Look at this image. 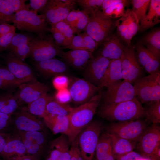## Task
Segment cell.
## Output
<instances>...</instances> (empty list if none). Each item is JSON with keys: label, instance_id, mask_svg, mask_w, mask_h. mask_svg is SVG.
<instances>
[{"label": "cell", "instance_id": "6da1fadb", "mask_svg": "<svg viewBox=\"0 0 160 160\" xmlns=\"http://www.w3.org/2000/svg\"><path fill=\"white\" fill-rule=\"evenodd\" d=\"M102 90L89 101L73 108L68 115L69 119L71 144L79 134L91 122L101 100Z\"/></svg>", "mask_w": 160, "mask_h": 160}, {"label": "cell", "instance_id": "7a4b0ae2", "mask_svg": "<svg viewBox=\"0 0 160 160\" xmlns=\"http://www.w3.org/2000/svg\"><path fill=\"white\" fill-rule=\"evenodd\" d=\"M99 114L109 121L117 122L135 120L146 116L145 108L136 97L114 105H102Z\"/></svg>", "mask_w": 160, "mask_h": 160}, {"label": "cell", "instance_id": "3957f363", "mask_svg": "<svg viewBox=\"0 0 160 160\" xmlns=\"http://www.w3.org/2000/svg\"><path fill=\"white\" fill-rule=\"evenodd\" d=\"M13 23L19 30L33 33L38 36L45 34L50 29L43 14L39 15L30 10H22L16 13Z\"/></svg>", "mask_w": 160, "mask_h": 160}, {"label": "cell", "instance_id": "277c9868", "mask_svg": "<svg viewBox=\"0 0 160 160\" xmlns=\"http://www.w3.org/2000/svg\"><path fill=\"white\" fill-rule=\"evenodd\" d=\"M63 52L56 44L52 35L46 34L34 37L30 44L29 56L35 62L61 57Z\"/></svg>", "mask_w": 160, "mask_h": 160}, {"label": "cell", "instance_id": "5b68a950", "mask_svg": "<svg viewBox=\"0 0 160 160\" xmlns=\"http://www.w3.org/2000/svg\"><path fill=\"white\" fill-rule=\"evenodd\" d=\"M137 98L143 103L160 101V72L143 76L134 84Z\"/></svg>", "mask_w": 160, "mask_h": 160}, {"label": "cell", "instance_id": "8992f818", "mask_svg": "<svg viewBox=\"0 0 160 160\" xmlns=\"http://www.w3.org/2000/svg\"><path fill=\"white\" fill-rule=\"evenodd\" d=\"M98 122H91L78 135V145L83 160H93L101 132Z\"/></svg>", "mask_w": 160, "mask_h": 160}, {"label": "cell", "instance_id": "52a82bcc", "mask_svg": "<svg viewBox=\"0 0 160 160\" xmlns=\"http://www.w3.org/2000/svg\"><path fill=\"white\" fill-rule=\"evenodd\" d=\"M147 128L145 122L138 119L113 123L106 127V132L137 143Z\"/></svg>", "mask_w": 160, "mask_h": 160}, {"label": "cell", "instance_id": "ba28073f", "mask_svg": "<svg viewBox=\"0 0 160 160\" xmlns=\"http://www.w3.org/2000/svg\"><path fill=\"white\" fill-rule=\"evenodd\" d=\"M69 78L68 89L71 101L75 105H79L87 102L102 89L84 79L73 76Z\"/></svg>", "mask_w": 160, "mask_h": 160}, {"label": "cell", "instance_id": "9c48e42d", "mask_svg": "<svg viewBox=\"0 0 160 160\" xmlns=\"http://www.w3.org/2000/svg\"><path fill=\"white\" fill-rule=\"evenodd\" d=\"M123 80L134 84L144 76L143 69L140 65L136 52L132 47H126L120 58Z\"/></svg>", "mask_w": 160, "mask_h": 160}, {"label": "cell", "instance_id": "30bf717a", "mask_svg": "<svg viewBox=\"0 0 160 160\" xmlns=\"http://www.w3.org/2000/svg\"><path fill=\"white\" fill-rule=\"evenodd\" d=\"M136 97L134 86L123 80L107 88L102 97V105L112 106L132 100Z\"/></svg>", "mask_w": 160, "mask_h": 160}, {"label": "cell", "instance_id": "8fae6325", "mask_svg": "<svg viewBox=\"0 0 160 160\" xmlns=\"http://www.w3.org/2000/svg\"><path fill=\"white\" fill-rule=\"evenodd\" d=\"M89 17L85 32L100 45L112 34L116 21L96 15Z\"/></svg>", "mask_w": 160, "mask_h": 160}, {"label": "cell", "instance_id": "7c38bea8", "mask_svg": "<svg viewBox=\"0 0 160 160\" xmlns=\"http://www.w3.org/2000/svg\"><path fill=\"white\" fill-rule=\"evenodd\" d=\"M75 0H49L41 12L47 23L52 24L64 21L69 12L74 9Z\"/></svg>", "mask_w": 160, "mask_h": 160}, {"label": "cell", "instance_id": "4fadbf2b", "mask_svg": "<svg viewBox=\"0 0 160 160\" xmlns=\"http://www.w3.org/2000/svg\"><path fill=\"white\" fill-rule=\"evenodd\" d=\"M116 27L118 36L127 47H131L132 38L140 29L139 21L131 9L125 11L123 16L116 21Z\"/></svg>", "mask_w": 160, "mask_h": 160}, {"label": "cell", "instance_id": "5bb4252c", "mask_svg": "<svg viewBox=\"0 0 160 160\" xmlns=\"http://www.w3.org/2000/svg\"><path fill=\"white\" fill-rule=\"evenodd\" d=\"M16 132L21 138L28 154L39 160L44 153L47 143L46 133L39 131Z\"/></svg>", "mask_w": 160, "mask_h": 160}, {"label": "cell", "instance_id": "9a60e30c", "mask_svg": "<svg viewBox=\"0 0 160 160\" xmlns=\"http://www.w3.org/2000/svg\"><path fill=\"white\" fill-rule=\"evenodd\" d=\"M135 148L144 157L151 160L160 147V127L153 124L147 129L137 142Z\"/></svg>", "mask_w": 160, "mask_h": 160}, {"label": "cell", "instance_id": "2e32d148", "mask_svg": "<svg viewBox=\"0 0 160 160\" xmlns=\"http://www.w3.org/2000/svg\"><path fill=\"white\" fill-rule=\"evenodd\" d=\"M11 119L13 127L15 131H39L46 132L44 121L23 108L14 112L11 115Z\"/></svg>", "mask_w": 160, "mask_h": 160}, {"label": "cell", "instance_id": "e0dca14e", "mask_svg": "<svg viewBox=\"0 0 160 160\" xmlns=\"http://www.w3.org/2000/svg\"><path fill=\"white\" fill-rule=\"evenodd\" d=\"M110 60L100 55L93 56L84 69V79L94 85L99 87Z\"/></svg>", "mask_w": 160, "mask_h": 160}, {"label": "cell", "instance_id": "ac0fdd59", "mask_svg": "<svg viewBox=\"0 0 160 160\" xmlns=\"http://www.w3.org/2000/svg\"><path fill=\"white\" fill-rule=\"evenodd\" d=\"M7 68L17 79L25 83L37 81L30 66L10 52L4 56Z\"/></svg>", "mask_w": 160, "mask_h": 160}, {"label": "cell", "instance_id": "d6986e66", "mask_svg": "<svg viewBox=\"0 0 160 160\" xmlns=\"http://www.w3.org/2000/svg\"><path fill=\"white\" fill-rule=\"evenodd\" d=\"M19 87L16 95L21 104H28L47 94L49 90L48 86L37 81L24 83Z\"/></svg>", "mask_w": 160, "mask_h": 160}, {"label": "cell", "instance_id": "ffe728a7", "mask_svg": "<svg viewBox=\"0 0 160 160\" xmlns=\"http://www.w3.org/2000/svg\"><path fill=\"white\" fill-rule=\"evenodd\" d=\"M68 137L62 134L50 143L45 160H70V145Z\"/></svg>", "mask_w": 160, "mask_h": 160}, {"label": "cell", "instance_id": "44dd1931", "mask_svg": "<svg viewBox=\"0 0 160 160\" xmlns=\"http://www.w3.org/2000/svg\"><path fill=\"white\" fill-rule=\"evenodd\" d=\"M117 34H112L100 45L102 47L97 55L110 60L120 59L125 47Z\"/></svg>", "mask_w": 160, "mask_h": 160}, {"label": "cell", "instance_id": "7402d4cb", "mask_svg": "<svg viewBox=\"0 0 160 160\" xmlns=\"http://www.w3.org/2000/svg\"><path fill=\"white\" fill-rule=\"evenodd\" d=\"M25 0H0V24L13 23L15 14L22 10H29Z\"/></svg>", "mask_w": 160, "mask_h": 160}, {"label": "cell", "instance_id": "603a6c76", "mask_svg": "<svg viewBox=\"0 0 160 160\" xmlns=\"http://www.w3.org/2000/svg\"><path fill=\"white\" fill-rule=\"evenodd\" d=\"M27 155L28 154L24 143L15 131L6 143L0 156L4 160H15Z\"/></svg>", "mask_w": 160, "mask_h": 160}, {"label": "cell", "instance_id": "cb8c5ba5", "mask_svg": "<svg viewBox=\"0 0 160 160\" xmlns=\"http://www.w3.org/2000/svg\"><path fill=\"white\" fill-rule=\"evenodd\" d=\"M34 65L40 72L47 76L65 75L68 71V65L65 62L54 58L35 62Z\"/></svg>", "mask_w": 160, "mask_h": 160}, {"label": "cell", "instance_id": "d4e9b609", "mask_svg": "<svg viewBox=\"0 0 160 160\" xmlns=\"http://www.w3.org/2000/svg\"><path fill=\"white\" fill-rule=\"evenodd\" d=\"M136 49L138 61L143 69L149 74L159 71V59L140 43Z\"/></svg>", "mask_w": 160, "mask_h": 160}, {"label": "cell", "instance_id": "484cf974", "mask_svg": "<svg viewBox=\"0 0 160 160\" xmlns=\"http://www.w3.org/2000/svg\"><path fill=\"white\" fill-rule=\"evenodd\" d=\"M92 53L86 50H71L64 52L60 57L72 67L83 70L89 60L93 56Z\"/></svg>", "mask_w": 160, "mask_h": 160}, {"label": "cell", "instance_id": "4316f807", "mask_svg": "<svg viewBox=\"0 0 160 160\" xmlns=\"http://www.w3.org/2000/svg\"><path fill=\"white\" fill-rule=\"evenodd\" d=\"M43 118L45 125L54 134L61 133L64 135L68 137L69 141L70 132L68 115L47 114Z\"/></svg>", "mask_w": 160, "mask_h": 160}, {"label": "cell", "instance_id": "83f0119b", "mask_svg": "<svg viewBox=\"0 0 160 160\" xmlns=\"http://www.w3.org/2000/svg\"><path fill=\"white\" fill-rule=\"evenodd\" d=\"M123 77L120 59L110 60L109 63L99 87L107 88L121 81Z\"/></svg>", "mask_w": 160, "mask_h": 160}, {"label": "cell", "instance_id": "f1b7e54d", "mask_svg": "<svg viewBox=\"0 0 160 160\" xmlns=\"http://www.w3.org/2000/svg\"><path fill=\"white\" fill-rule=\"evenodd\" d=\"M105 133L110 139L112 151L115 157L132 151L135 148L136 143L134 142L106 132Z\"/></svg>", "mask_w": 160, "mask_h": 160}, {"label": "cell", "instance_id": "f546056e", "mask_svg": "<svg viewBox=\"0 0 160 160\" xmlns=\"http://www.w3.org/2000/svg\"><path fill=\"white\" fill-rule=\"evenodd\" d=\"M158 59L160 57V29H154L145 34L140 43Z\"/></svg>", "mask_w": 160, "mask_h": 160}, {"label": "cell", "instance_id": "4dcf8cb0", "mask_svg": "<svg viewBox=\"0 0 160 160\" xmlns=\"http://www.w3.org/2000/svg\"><path fill=\"white\" fill-rule=\"evenodd\" d=\"M149 7L148 13L140 24L141 31L154 26L160 21V0H151Z\"/></svg>", "mask_w": 160, "mask_h": 160}, {"label": "cell", "instance_id": "1f68e13d", "mask_svg": "<svg viewBox=\"0 0 160 160\" xmlns=\"http://www.w3.org/2000/svg\"><path fill=\"white\" fill-rule=\"evenodd\" d=\"M95 153L96 160H115L110 139L105 133L100 136Z\"/></svg>", "mask_w": 160, "mask_h": 160}, {"label": "cell", "instance_id": "d6a6232c", "mask_svg": "<svg viewBox=\"0 0 160 160\" xmlns=\"http://www.w3.org/2000/svg\"><path fill=\"white\" fill-rule=\"evenodd\" d=\"M21 104L16 94L8 92L0 93V112L11 115Z\"/></svg>", "mask_w": 160, "mask_h": 160}, {"label": "cell", "instance_id": "836d02e7", "mask_svg": "<svg viewBox=\"0 0 160 160\" xmlns=\"http://www.w3.org/2000/svg\"><path fill=\"white\" fill-rule=\"evenodd\" d=\"M54 99V97L47 94L28 104L27 108H23L34 116L43 118L46 115L47 104Z\"/></svg>", "mask_w": 160, "mask_h": 160}, {"label": "cell", "instance_id": "e575fe53", "mask_svg": "<svg viewBox=\"0 0 160 160\" xmlns=\"http://www.w3.org/2000/svg\"><path fill=\"white\" fill-rule=\"evenodd\" d=\"M129 1L113 5L105 11L99 10L94 15L106 19H113L120 18L124 14L125 7L129 4Z\"/></svg>", "mask_w": 160, "mask_h": 160}, {"label": "cell", "instance_id": "d590c367", "mask_svg": "<svg viewBox=\"0 0 160 160\" xmlns=\"http://www.w3.org/2000/svg\"><path fill=\"white\" fill-rule=\"evenodd\" d=\"M73 108L68 103L59 102L55 99L50 101L46 107V115L68 116Z\"/></svg>", "mask_w": 160, "mask_h": 160}, {"label": "cell", "instance_id": "8d00e7d4", "mask_svg": "<svg viewBox=\"0 0 160 160\" xmlns=\"http://www.w3.org/2000/svg\"><path fill=\"white\" fill-rule=\"evenodd\" d=\"M150 2V0H132L131 9L136 15L140 24L145 17Z\"/></svg>", "mask_w": 160, "mask_h": 160}, {"label": "cell", "instance_id": "74e56055", "mask_svg": "<svg viewBox=\"0 0 160 160\" xmlns=\"http://www.w3.org/2000/svg\"><path fill=\"white\" fill-rule=\"evenodd\" d=\"M148 106L145 109L146 116L148 120L153 124L160 123V101L147 104Z\"/></svg>", "mask_w": 160, "mask_h": 160}, {"label": "cell", "instance_id": "f35d334b", "mask_svg": "<svg viewBox=\"0 0 160 160\" xmlns=\"http://www.w3.org/2000/svg\"><path fill=\"white\" fill-rule=\"evenodd\" d=\"M103 0H77V3L89 16L95 15L100 10Z\"/></svg>", "mask_w": 160, "mask_h": 160}, {"label": "cell", "instance_id": "ab89813d", "mask_svg": "<svg viewBox=\"0 0 160 160\" xmlns=\"http://www.w3.org/2000/svg\"><path fill=\"white\" fill-rule=\"evenodd\" d=\"M34 38L28 34L15 33L7 49L10 52H12L25 44L31 43Z\"/></svg>", "mask_w": 160, "mask_h": 160}, {"label": "cell", "instance_id": "60d3db41", "mask_svg": "<svg viewBox=\"0 0 160 160\" xmlns=\"http://www.w3.org/2000/svg\"><path fill=\"white\" fill-rule=\"evenodd\" d=\"M51 28L61 33L70 44L75 35L73 30L69 25L63 21L51 24Z\"/></svg>", "mask_w": 160, "mask_h": 160}, {"label": "cell", "instance_id": "b9f144b4", "mask_svg": "<svg viewBox=\"0 0 160 160\" xmlns=\"http://www.w3.org/2000/svg\"><path fill=\"white\" fill-rule=\"evenodd\" d=\"M89 18V15L84 11L78 10L76 21L73 28L74 33L78 34L85 31Z\"/></svg>", "mask_w": 160, "mask_h": 160}, {"label": "cell", "instance_id": "7bdbcfd3", "mask_svg": "<svg viewBox=\"0 0 160 160\" xmlns=\"http://www.w3.org/2000/svg\"><path fill=\"white\" fill-rule=\"evenodd\" d=\"M15 131L12 125L11 115L0 112V134H12Z\"/></svg>", "mask_w": 160, "mask_h": 160}, {"label": "cell", "instance_id": "ee69618b", "mask_svg": "<svg viewBox=\"0 0 160 160\" xmlns=\"http://www.w3.org/2000/svg\"><path fill=\"white\" fill-rule=\"evenodd\" d=\"M0 79L8 83L13 87L18 86L25 82L16 78L7 68L0 67Z\"/></svg>", "mask_w": 160, "mask_h": 160}, {"label": "cell", "instance_id": "f6af8a7d", "mask_svg": "<svg viewBox=\"0 0 160 160\" xmlns=\"http://www.w3.org/2000/svg\"><path fill=\"white\" fill-rule=\"evenodd\" d=\"M52 84L57 91L67 89L69 84V78L64 74L55 76L53 79Z\"/></svg>", "mask_w": 160, "mask_h": 160}, {"label": "cell", "instance_id": "bcb514c9", "mask_svg": "<svg viewBox=\"0 0 160 160\" xmlns=\"http://www.w3.org/2000/svg\"><path fill=\"white\" fill-rule=\"evenodd\" d=\"M61 48L87 51L83 37L80 33L74 36L69 45Z\"/></svg>", "mask_w": 160, "mask_h": 160}, {"label": "cell", "instance_id": "7dc6e473", "mask_svg": "<svg viewBox=\"0 0 160 160\" xmlns=\"http://www.w3.org/2000/svg\"><path fill=\"white\" fill-rule=\"evenodd\" d=\"M87 51L93 53L99 46V44L86 32L81 33Z\"/></svg>", "mask_w": 160, "mask_h": 160}, {"label": "cell", "instance_id": "c3c4849f", "mask_svg": "<svg viewBox=\"0 0 160 160\" xmlns=\"http://www.w3.org/2000/svg\"><path fill=\"white\" fill-rule=\"evenodd\" d=\"M48 0H30L28 4L29 10L36 13L41 12L46 5Z\"/></svg>", "mask_w": 160, "mask_h": 160}, {"label": "cell", "instance_id": "681fc988", "mask_svg": "<svg viewBox=\"0 0 160 160\" xmlns=\"http://www.w3.org/2000/svg\"><path fill=\"white\" fill-rule=\"evenodd\" d=\"M50 31L52 33L53 39L57 46L63 47L69 45L65 38L60 32L52 28H50Z\"/></svg>", "mask_w": 160, "mask_h": 160}, {"label": "cell", "instance_id": "f907efd6", "mask_svg": "<svg viewBox=\"0 0 160 160\" xmlns=\"http://www.w3.org/2000/svg\"><path fill=\"white\" fill-rule=\"evenodd\" d=\"M54 97L55 100L63 103H68L71 100V95L68 88L57 91Z\"/></svg>", "mask_w": 160, "mask_h": 160}, {"label": "cell", "instance_id": "816d5d0a", "mask_svg": "<svg viewBox=\"0 0 160 160\" xmlns=\"http://www.w3.org/2000/svg\"><path fill=\"white\" fill-rule=\"evenodd\" d=\"M71 145L70 160H83L79 147L77 136Z\"/></svg>", "mask_w": 160, "mask_h": 160}, {"label": "cell", "instance_id": "f5cc1de1", "mask_svg": "<svg viewBox=\"0 0 160 160\" xmlns=\"http://www.w3.org/2000/svg\"><path fill=\"white\" fill-rule=\"evenodd\" d=\"M15 33V30L0 37V52L7 49Z\"/></svg>", "mask_w": 160, "mask_h": 160}, {"label": "cell", "instance_id": "db71d44e", "mask_svg": "<svg viewBox=\"0 0 160 160\" xmlns=\"http://www.w3.org/2000/svg\"><path fill=\"white\" fill-rule=\"evenodd\" d=\"M144 158L141 154L133 151L115 157L116 160H141Z\"/></svg>", "mask_w": 160, "mask_h": 160}, {"label": "cell", "instance_id": "11a10c76", "mask_svg": "<svg viewBox=\"0 0 160 160\" xmlns=\"http://www.w3.org/2000/svg\"><path fill=\"white\" fill-rule=\"evenodd\" d=\"M78 10L73 9L68 14L66 18L64 20L73 28L77 20V15Z\"/></svg>", "mask_w": 160, "mask_h": 160}, {"label": "cell", "instance_id": "9f6ffc18", "mask_svg": "<svg viewBox=\"0 0 160 160\" xmlns=\"http://www.w3.org/2000/svg\"><path fill=\"white\" fill-rule=\"evenodd\" d=\"M15 28L14 25L9 23L0 24V37L15 30Z\"/></svg>", "mask_w": 160, "mask_h": 160}, {"label": "cell", "instance_id": "6f0895ef", "mask_svg": "<svg viewBox=\"0 0 160 160\" xmlns=\"http://www.w3.org/2000/svg\"><path fill=\"white\" fill-rule=\"evenodd\" d=\"M125 0H103L100 7V8L103 12L110 6L118 3L124 2Z\"/></svg>", "mask_w": 160, "mask_h": 160}, {"label": "cell", "instance_id": "680465c9", "mask_svg": "<svg viewBox=\"0 0 160 160\" xmlns=\"http://www.w3.org/2000/svg\"><path fill=\"white\" fill-rule=\"evenodd\" d=\"M12 133L0 134V156L5 146Z\"/></svg>", "mask_w": 160, "mask_h": 160}, {"label": "cell", "instance_id": "91938a15", "mask_svg": "<svg viewBox=\"0 0 160 160\" xmlns=\"http://www.w3.org/2000/svg\"><path fill=\"white\" fill-rule=\"evenodd\" d=\"M13 87L8 83L0 79V90L6 89Z\"/></svg>", "mask_w": 160, "mask_h": 160}, {"label": "cell", "instance_id": "94428289", "mask_svg": "<svg viewBox=\"0 0 160 160\" xmlns=\"http://www.w3.org/2000/svg\"><path fill=\"white\" fill-rule=\"evenodd\" d=\"M15 160H39L34 156L29 155H27L20 157Z\"/></svg>", "mask_w": 160, "mask_h": 160}, {"label": "cell", "instance_id": "6125c7cd", "mask_svg": "<svg viewBox=\"0 0 160 160\" xmlns=\"http://www.w3.org/2000/svg\"><path fill=\"white\" fill-rule=\"evenodd\" d=\"M141 160H151L149 158L144 157L143 158V159Z\"/></svg>", "mask_w": 160, "mask_h": 160}, {"label": "cell", "instance_id": "be15d7a7", "mask_svg": "<svg viewBox=\"0 0 160 160\" xmlns=\"http://www.w3.org/2000/svg\"><path fill=\"white\" fill-rule=\"evenodd\" d=\"M93 160H96V159H93Z\"/></svg>", "mask_w": 160, "mask_h": 160}]
</instances>
